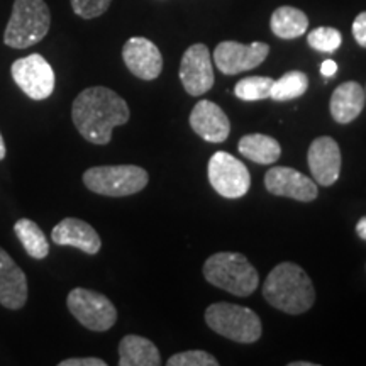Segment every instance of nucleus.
Returning <instances> with one entry per match:
<instances>
[{
    "label": "nucleus",
    "instance_id": "f257e3e1",
    "mask_svg": "<svg viewBox=\"0 0 366 366\" xmlns=\"http://www.w3.org/2000/svg\"><path fill=\"white\" fill-rule=\"evenodd\" d=\"M126 100L107 86H90L76 95L71 107L73 124L84 139L94 144H107L114 127L129 121Z\"/></svg>",
    "mask_w": 366,
    "mask_h": 366
},
{
    "label": "nucleus",
    "instance_id": "f03ea898",
    "mask_svg": "<svg viewBox=\"0 0 366 366\" xmlns=\"http://www.w3.org/2000/svg\"><path fill=\"white\" fill-rule=\"evenodd\" d=\"M263 295L269 305L285 314L307 312L315 302L312 280L299 264L285 262L277 264L263 283Z\"/></svg>",
    "mask_w": 366,
    "mask_h": 366
},
{
    "label": "nucleus",
    "instance_id": "7ed1b4c3",
    "mask_svg": "<svg viewBox=\"0 0 366 366\" xmlns=\"http://www.w3.org/2000/svg\"><path fill=\"white\" fill-rule=\"evenodd\" d=\"M204 277L214 287L237 297L251 295L259 285L258 272L248 258L231 251L216 253L207 258L204 263Z\"/></svg>",
    "mask_w": 366,
    "mask_h": 366
},
{
    "label": "nucleus",
    "instance_id": "20e7f679",
    "mask_svg": "<svg viewBox=\"0 0 366 366\" xmlns=\"http://www.w3.org/2000/svg\"><path fill=\"white\" fill-rule=\"evenodd\" d=\"M51 26V14L44 0H16L6 27L4 43L26 49L41 43Z\"/></svg>",
    "mask_w": 366,
    "mask_h": 366
},
{
    "label": "nucleus",
    "instance_id": "39448f33",
    "mask_svg": "<svg viewBox=\"0 0 366 366\" xmlns=\"http://www.w3.org/2000/svg\"><path fill=\"white\" fill-rule=\"evenodd\" d=\"M205 322L214 332L242 345H251L262 337V319L254 310L242 305L217 302L205 310Z\"/></svg>",
    "mask_w": 366,
    "mask_h": 366
},
{
    "label": "nucleus",
    "instance_id": "423d86ee",
    "mask_svg": "<svg viewBox=\"0 0 366 366\" xmlns=\"http://www.w3.org/2000/svg\"><path fill=\"white\" fill-rule=\"evenodd\" d=\"M149 175L136 164L94 167L84 173V183L94 194L105 197L134 195L148 185Z\"/></svg>",
    "mask_w": 366,
    "mask_h": 366
},
{
    "label": "nucleus",
    "instance_id": "0eeeda50",
    "mask_svg": "<svg viewBox=\"0 0 366 366\" xmlns=\"http://www.w3.org/2000/svg\"><path fill=\"white\" fill-rule=\"evenodd\" d=\"M68 310L81 326L95 332L109 331L117 320V310L107 297L86 288H73L66 299Z\"/></svg>",
    "mask_w": 366,
    "mask_h": 366
},
{
    "label": "nucleus",
    "instance_id": "6e6552de",
    "mask_svg": "<svg viewBox=\"0 0 366 366\" xmlns=\"http://www.w3.org/2000/svg\"><path fill=\"white\" fill-rule=\"evenodd\" d=\"M207 173L212 189L224 199H241L248 194L251 187L249 170L241 159L226 151L214 153L209 162Z\"/></svg>",
    "mask_w": 366,
    "mask_h": 366
},
{
    "label": "nucleus",
    "instance_id": "1a4fd4ad",
    "mask_svg": "<svg viewBox=\"0 0 366 366\" xmlns=\"http://www.w3.org/2000/svg\"><path fill=\"white\" fill-rule=\"evenodd\" d=\"M11 73L16 85L29 99L44 100L53 94L56 84L54 70L38 53L16 59L11 66Z\"/></svg>",
    "mask_w": 366,
    "mask_h": 366
},
{
    "label": "nucleus",
    "instance_id": "9d476101",
    "mask_svg": "<svg viewBox=\"0 0 366 366\" xmlns=\"http://www.w3.org/2000/svg\"><path fill=\"white\" fill-rule=\"evenodd\" d=\"M268 53L267 43L241 44L236 41H222L214 51V63L224 75H237L262 65Z\"/></svg>",
    "mask_w": 366,
    "mask_h": 366
},
{
    "label": "nucleus",
    "instance_id": "9b49d317",
    "mask_svg": "<svg viewBox=\"0 0 366 366\" xmlns=\"http://www.w3.org/2000/svg\"><path fill=\"white\" fill-rule=\"evenodd\" d=\"M180 80L183 89L192 97H200L209 92L214 85L212 59H210L209 48L202 43L192 44L183 53L180 65Z\"/></svg>",
    "mask_w": 366,
    "mask_h": 366
},
{
    "label": "nucleus",
    "instance_id": "f8f14e48",
    "mask_svg": "<svg viewBox=\"0 0 366 366\" xmlns=\"http://www.w3.org/2000/svg\"><path fill=\"white\" fill-rule=\"evenodd\" d=\"M264 187L272 195L288 197L300 202H312L317 199V183L304 173L288 167H274L264 175Z\"/></svg>",
    "mask_w": 366,
    "mask_h": 366
},
{
    "label": "nucleus",
    "instance_id": "ddd939ff",
    "mask_svg": "<svg viewBox=\"0 0 366 366\" xmlns=\"http://www.w3.org/2000/svg\"><path fill=\"white\" fill-rule=\"evenodd\" d=\"M307 162L315 183L322 187L334 185L341 173L340 144L329 136L317 137L310 144Z\"/></svg>",
    "mask_w": 366,
    "mask_h": 366
},
{
    "label": "nucleus",
    "instance_id": "4468645a",
    "mask_svg": "<svg viewBox=\"0 0 366 366\" xmlns=\"http://www.w3.org/2000/svg\"><path fill=\"white\" fill-rule=\"evenodd\" d=\"M122 59L132 75L141 80L158 79L163 70V56L158 46L146 38H131L122 48Z\"/></svg>",
    "mask_w": 366,
    "mask_h": 366
},
{
    "label": "nucleus",
    "instance_id": "2eb2a0df",
    "mask_svg": "<svg viewBox=\"0 0 366 366\" xmlns=\"http://www.w3.org/2000/svg\"><path fill=\"white\" fill-rule=\"evenodd\" d=\"M190 126L207 143H224L231 132L226 112L210 100H200L190 114Z\"/></svg>",
    "mask_w": 366,
    "mask_h": 366
},
{
    "label": "nucleus",
    "instance_id": "dca6fc26",
    "mask_svg": "<svg viewBox=\"0 0 366 366\" xmlns=\"http://www.w3.org/2000/svg\"><path fill=\"white\" fill-rule=\"evenodd\" d=\"M51 239L58 246H71L86 254H97L102 248L99 232L89 222L76 217H66L51 231Z\"/></svg>",
    "mask_w": 366,
    "mask_h": 366
},
{
    "label": "nucleus",
    "instance_id": "f3484780",
    "mask_svg": "<svg viewBox=\"0 0 366 366\" xmlns=\"http://www.w3.org/2000/svg\"><path fill=\"white\" fill-rule=\"evenodd\" d=\"M27 302V277L16 262L0 248V305L17 310Z\"/></svg>",
    "mask_w": 366,
    "mask_h": 366
},
{
    "label": "nucleus",
    "instance_id": "a211bd4d",
    "mask_svg": "<svg viewBox=\"0 0 366 366\" xmlns=\"http://www.w3.org/2000/svg\"><path fill=\"white\" fill-rule=\"evenodd\" d=\"M366 104L365 89L358 81H345L332 92L329 109L337 124H350L360 116Z\"/></svg>",
    "mask_w": 366,
    "mask_h": 366
},
{
    "label": "nucleus",
    "instance_id": "6ab92c4d",
    "mask_svg": "<svg viewBox=\"0 0 366 366\" xmlns=\"http://www.w3.org/2000/svg\"><path fill=\"white\" fill-rule=\"evenodd\" d=\"M119 365L121 366H158L162 365L158 347L146 337L129 334L119 342Z\"/></svg>",
    "mask_w": 366,
    "mask_h": 366
},
{
    "label": "nucleus",
    "instance_id": "aec40b11",
    "mask_svg": "<svg viewBox=\"0 0 366 366\" xmlns=\"http://www.w3.org/2000/svg\"><path fill=\"white\" fill-rule=\"evenodd\" d=\"M237 149H239L242 157L258 164H273L274 162H278L282 154L278 141L272 136L259 134V132L242 136L239 144H237Z\"/></svg>",
    "mask_w": 366,
    "mask_h": 366
},
{
    "label": "nucleus",
    "instance_id": "412c9836",
    "mask_svg": "<svg viewBox=\"0 0 366 366\" xmlns=\"http://www.w3.org/2000/svg\"><path fill=\"white\" fill-rule=\"evenodd\" d=\"M273 34L282 39H295L305 34L309 29V19L300 9L283 6L278 7L272 14V21H269Z\"/></svg>",
    "mask_w": 366,
    "mask_h": 366
},
{
    "label": "nucleus",
    "instance_id": "4be33fe9",
    "mask_svg": "<svg viewBox=\"0 0 366 366\" xmlns=\"http://www.w3.org/2000/svg\"><path fill=\"white\" fill-rule=\"evenodd\" d=\"M14 232L21 241L26 253L34 259H44L49 254V242L46 239L43 229L31 219H19L14 224Z\"/></svg>",
    "mask_w": 366,
    "mask_h": 366
},
{
    "label": "nucleus",
    "instance_id": "5701e85b",
    "mask_svg": "<svg viewBox=\"0 0 366 366\" xmlns=\"http://www.w3.org/2000/svg\"><path fill=\"white\" fill-rule=\"evenodd\" d=\"M309 89V79L302 71H288L282 75L277 81H273L269 99L274 102H287L302 97Z\"/></svg>",
    "mask_w": 366,
    "mask_h": 366
},
{
    "label": "nucleus",
    "instance_id": "b1692460",
    "mask_svg": "<svg viewBox=\"0 0 366 366\" xmlns=\"http://www.w3.org/2000/svg\"><path fill=\"white\" fill-rule=\"evenodd\" d=\"M273 81L274 80L269 76H248V79L237 81L234 95L244 102H258V100L269 99Z\"/></svg>",
    "mask_w": 366,
    "mask_h": 366
},
{
    "label": "nucleus",
    "instance_id": "393cba45",
    "mask_svg": "<svg viewBox=\"0 0 366 366\" xmlns=\"http://www.w3.org/2000/svg\"><path fill=\"white\" fill-rule=\"evenodd\" d=\"M307 43L310 48L317 49L320 53H334L342 44V36L334 27H317L309 33Z\"/></svg>",
    "mask_w": 366,
    "mask_h": 366
},
{
    "label": "nucleus",
    "instance_id": "a878e982",
    "mask_svg": "<svg viewBox=\"0 0 366 366\" xmlns=\"http://www.w3.org/2000/svg\"><path fill=\"white\" fill-rule=\"evenodd\" d=\"M168 366H217L219 361L207 351L192 350L177 353L168 358Z\"/></svg>",
    "mask_w": 366,
    "mask_h": 366
},
{
    "label": "nucleus",
    "instance_id": "bb28decb",
    "mask_svg": "<svg viewBox=\"0 0 366 366\" xmlns=\"http://www.w3.org/2000/svg\"><path fill=\"white\" fill-rule=\"evenodd\" d=\"M70 2L76 16L84 19H94L107 11L112 0H70Z\"/></svg>",
    "mask_w": 366,
    "mask_h": 366
},
{
    "label": "nucleus",
    "instance_id": "cd10ccee",
    "mask_svg": "<svg viewBox=\"0 0 366 366\" xmlns=\"http://www.w3.org/2000/svg\"><path fill=\"white\" fill-rule=\"evenodd\" d=\"M353 36L361 48H366V12H361L356 16L353 22Z\"/></svg>",
    "mask_w": 366,
    "mask_h": 366
},
{
    "label": "nucleus",
    "instance_id": "c85d7f7f",
    "mask_svg": "<svg viewBox=\"0 0 366 366\" xmlns=\"http://www.w3.org/2000/svg\"><path fill=\"white\" fill-rule=\"evenodd\" d=\"M104 360L100 358H68L59 361V366H105Z\"/></svg>",
    "mask_w": 366,
    "mask_h": 366
},
{
    "label": "nucleus",
    "instance_id": "c756f323",
    "mask_svg": "<svg viewBox=\"0 0 366 366\" xmlns=\"http://www.w3.org/2000/svg\"><path fill=\"white\" fill-rule=\"evenodd\" d=\"M337 71V63L332 61V59H326V61L320 65V73H322L326 79H331V76L336 75Z\"/></svg>",
    "mask_w": 366,
    "mask_h": 366
},
{
    "label": "nucleus",
    "instance_id": "7c9ffc66",
    "mask_svg": "<svg viewBox=\"0 0 366 366\" xmlns=\"http://www.w3.org/2000/svg\"><path fill=\"white\" fill-rule=\"evenodd\" d=\"M356 232H358V236L361 239L366 241V216L361 217L358 224H356Z\"/></svg>",
    "mask_w": 366,
    "mask_h": 366
},
{
    "label": "nucleus",
    "instance_id": "2f4dec72",
    "mask_svg": "<svg viewBox=\"0 0 366 366\" xmlns=\"http://www.w3.org/2000/svg\"><path fill=\"white\" fill-rule=\"evenodd\" d=\"M7 154V149H6V143H4V137H2V132H0V162H2L4 158H6Z\"/></svg>",
    "mask_w": 366,
    "mask_h": 366
},
{
    "label": "nucleus",
    "instance_id": "473e14b6",
    "mask_svg": "<svg viewBox=\"0 0 366 366\" xmlns=\"http://www.w3.org/2000/svg\"><path fill=\"white\" fill-rule=\"evenodd\" d=\"M290 366H315V363H307V361H294Z\"/></svg>",
    "mask_w": 366,
    "mask_h": 366
},
{
    "label": "nucleus",
    "instance_id": "72a5a7b5",
    "mask_svg": "<svg viewBox=\"0 0 366 366\" xmlns=\"http://www.w3.org/2000/svg\"><path fill=\"white\" fill-rule=\"evenodd\" d=\"M365 94H366V89H365Z\"/></svg>",
    "mask_w": 366,
    "mask_h": 366
}]
</instances>
